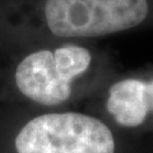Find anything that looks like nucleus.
I'll return each mask as SVG.
<instances>
[{
  "instance_id": "nucleus-1",
  "label": "nucleus",
  "mask_w": 153,
  "mask_h": 153,
  "mask_svg": "<svg viewBox=\"0 0 153 153\" xmlns=\"http://www.w3.org/2000/svg\"><path fill=\"white\" fill-rule=\"evenodd\" d=\"M149 0H44L41 21L59 38H94L140 26Z\"/></svg>"
},
{
  "instance_id": "nucleus-2",
  "label": "nucleus",
  "mask_w": 153,
  "mask_h": 153,
  "mask_svg": "<svg viewBox=\"0 0 153 153\" xmlns=\"http://www.w3.org/2000/svg\"><path fill=\"white\" fill-rule=\"evenodd\" d=\"M18 153H115L102 120L79 112H52L30 120L16 138Z\"/></svg>"
},
{
  "instance_id": "nucleus-3",
  "label": "nucleus",
  "mask_w": 153,
  "mask_h": 153,
  "mask_svg": "<svg viewBox=\"0 0 153 153\" xmlns=\"http://www.w3.org/2000/svg\"><path fill=\"white\" fill-rule=\"evenodd\" d=\"M92 55L80 45L66 44L27 55L18 64L16 84L23 96L44 106L68 101L71 83L88 70Z\"/></svg>"
},
{
  "instance_id": "nucleus-4",
  "label": "nucleus",
  "mask_w": 153,
  "mask_h": 153,
  "mask_svg": "<svg viewBox=\"0 0 153 153\" xmlns=\"http://www.w3.org/2000/svg\"><path fill=\"white\" fill-rule=\"evenodd\" d=\"M106 107L117 124L126 128L139 126L151 111L147 83L134 78L114 83L108 91Z\"/></svg>"
},
{
  "instance_id": "nucleus-5",
  "label": "nucleus",
  "mask_w": 153,
  "mask_h": 153,
  "mask_svg": "<svg viewBox=\"0 0 153 153\" xmlns=\"http://www.w3.org/2000/svg\"><path fill=\"white\" fill-rule=\"evenodd\" d=\"M147 97L149 103V110L153 111V79L147 83Z\"/></svg>"
}]
</instances>
